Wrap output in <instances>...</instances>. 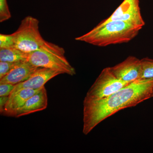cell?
I'll return each instance as SVG.
<instances>
[{
  "label": "cell",
  "mask_w": 153,
  "mask_h": 153,
  "mask_svg": "<svg viewBox=\"0 0 153 153\" xmlns=\"http://www.w3.org/2000/svg\"><path fill=\"white\" fill-rule=\"evenodd\" d=\"M152 97L153 78L137 79L105 98H84L82 133L87 135L101 122L120 111L135 106Z\"/></svg>",
  "instance_id": "6da1fadb"
},
{
  "label": "cell",
  "mask_w": 153,
  "mask_h": 153,
  "mask_svg": "<svg viewBox=\"0 0 153 153\" xmlns=\"http://www.w3.org/2000/svg\"><path fill=\"white\" fill-rule=\"evenodd\" d=\"M142 29L122 21H112L102 26H96L75 40L94 46L104 47L128 43L135 38Z\"/></svg>",
  "instance_id": "7a4b0ae2"
},
{
  "label": "cell",
  "mask_w": 153,
  "mask_h": 153,
  "mask_svg": "<svg viewBox=\"0 0 153 153\" xmlns=\"http://www.w3.org/2000/svg\"><path fill=\"white\" fill-rule=\"evenodd\" d=\"M65 53L63 47L45 41L40 49L29 53L27 61L37 67L73 76L76 74V71L65 57Z\"/></svg>",
  "instance_id": "3957f363"
},
{
  "label": "cell",
  "mask_w": 153,
  "mask_h": 153,
  "mask_svg": "<svg viewBox=\"0 0 153 153\" xmlns=\"http://www.w3.org/2000/svg\"><path fill=\"white\" fill-rule=\"evenodd\" d=\"M39 23L31 16L24 18L18 30L11 34L14 47L28 53L40 49L46 41L40 33Z\"/></svg>",
  "instance_id": "277c9868"
},
{
  "label": "cell",
  "mask_w": 153,
  "mask_h": 153,
  "mask_svg": "<svg viewBox=\"0 0 153 153\" xmlns=\"http://www.w3.org/2000/svg\"><path fill=\"white\" fill-rule=\"evenodd\" d=\"M128 84L117 78L109 67H107L101 71L88 91L85 98L95 100L105 98Z\"/></svg>",
  "instance_id": "5b68a950"
},
{
  "label": "cell",
  "mask_w": 153,
  "mask_h": 153,
  "mask_svg": "<svg viewBox=\"0 0 153 153\" xmlns=\"http://www.w3.org/2000/svg\"><path fill=\"white\" fill-rule=\"evenodd\" d=\"M112 21H122L142 28L145 22L141 13L139 0H124L110 16L97 26H102Z\"/></svg>",
  "instance_id": "8992f818"
},
{
  "label": "cell",
  "mask_w": 153,
  "mask_h": 153,
  "mask_svg": "<svg viewBox=\"0 0 153 153\" xmlns=\"http://www.w3.org/2000/svg\"><path fill=\"white\" fill-rule=\"evenodd\" d=\"M109 67L115 76L127 83L140 79L141 60L135 56H128L123 62Z\"/></svg>",
  "instance_id": "52a82bcc"
},
{
  "label": "cell",
  "mask_w": 153,
  "mask_h": 153,
  "mask_svg": "<svg viewBox=\"0 0 153 153\" xmlns=\"http://www.w3.org/2000/svg\"><path fill=\"white\" fill-rule=\"evenodd\" d=\"M60 74H62L56 70L39 67L28 79L16 85L9 96L13 95L23 89H37L42 88L49 80Z\"/></svg>",
  "instance_id": "ba28073f"
},
{
  "label": "cell",
  "mask_w": 153,
  "mask_h": 153,
  "mask_svg": "<svg viewBox=\"0 0 153 153\" xmlns=\"http://www.w3.org/2000/svg\"><path fill=\"white\" fill-rule=\"evenodd\" d=\"M47 91L44 86L28 99L24 105L18 111L15 117H21L44 110L47 108Z\"/></svg>",
  "instance_id": "9c48e42d"
},
{
  "label": "cell",
  "mask_w": 153,
  "mask_h": 153,
  "mask_svg": "<svg viewBox=\"0 0 153 153\" xmlns=\"http://www.w3.org/2000/svg\"><path fill=\"white\" fill-rule=\"evenodd\" d=\"M40 89H23L13 95L9 96L4 106L2 109L0 110L1 114L15 117L18 111L24 105L28 99Z\"/></svg>",
  "instance_id": "30bf717a"
},
{
  "label": "cell",
  "mask_w": 153,
  "mask_h": 153,
  "mask_svg": "<svg viewBox=\"0 0 153 153\" xmlns=\"http://www.w3.org/2000/svg\"><path fill=\"white\" fill-rule=\"evenodd\" d=\"M38 68L27 61L20 62L8 74L0 79V83L17 85L28 79Z\"/></svg>",
  "instance_id": "8fae6325"
},
{
  "label": "cell",
  "mask_w": 153,
  "mask_h": 153,
  "mask_svg": "<svg viewBox=\"0 0 153 153\" xmlns=\"http://www.w3.org/2000/svg\"><path fill=\"white\" fill-rule=\"evenodd\" d=\"M29 54L15 47H0V61L17 62L27 61Z\"/></svg>",
  "instance_id": "7c38bea8"
},
{
  "label": "cell",
  "mask_w": 153,
  "mask_h": 153,
  "mask_svg": "<svg viewBox=\"0 0 153 153\" xmlns=\"http://www.w3.org/2000/svg\"><path fill=\"white\" fill-rule=\"evenodd\" d=\"M141 71L140 79L153 78V59L145 57L141 59Z\"/></svg>",
  "instance_id": "4fadbf2b"
},
{
  "label": "cell",
  "mask_w": 153,
  "mask_h": 153,
  "mask_svg": "<svg viewBox=\"0 0 153 153\" xmlns=\"http://www.w3.org/2000/svg\"><path fill=\"white\" fill-rule=\"evenodd\" d=\"M11 15L7 0H0V22H5L10 19Z\"/></svg>",
  "instance_id": "5bb4252c"
},
{
  "label": "cell",
  "mask_w": 153,
  "mask_h": 153,
  "mask_svg": "<svg viewBox=\"0 0 153 153\" xmlns=\"http://www.w3.org/2000/svg\"><path fill=\"white\" fill-rule=\"evenodd\" d=\"M20 62H10L0 61V79L8 74L9 72Z\"/></svg>",
  "instance_id": "9a60e30c"
},
{
  "label": "cell",
  "mask_w": 153,
  "mask_h": 153,
  "mask_svg": "<svg viewBox=\"0 0 153 153\" xmlns=\"http://www.w3.org/2000/svg\"><path fill=\"white\" fill-rule=\"evenodd\" d=\"M16 85L10 83H0V97H9Z\"/></svg>",
  "instance_id": "2e32d148"
},
{
  "label": "cell",
  "mask_w": 153,
  "mask_h": 153,
  "mask_svg": "<svg viewBox=\"0 0 153 153\" xmlns=\"http://www.w3.org/2000/svg\"><path fill=\"white\" fill-rule=\"evenodd\" d=\"M14 47L11 34L10 35H0V47Z\"/></svg>",
  "instance_id": "e0dca14e"
},
{
  "label": "cell",
  "mask_w": 153,
  "mask_h": 153,
  "mask_svg": "<svg viewBox=\"0 0 153 153\" xmlns=\"http://www.w3.org/2000/svg\"><path fill=\"white\" fill-rule=\"evenodd\" d=\"M8 98L9 97H0V110L3 109Z\"/></svg>",
  "instance_id": "ac0fdd59"
}]
</instances>
